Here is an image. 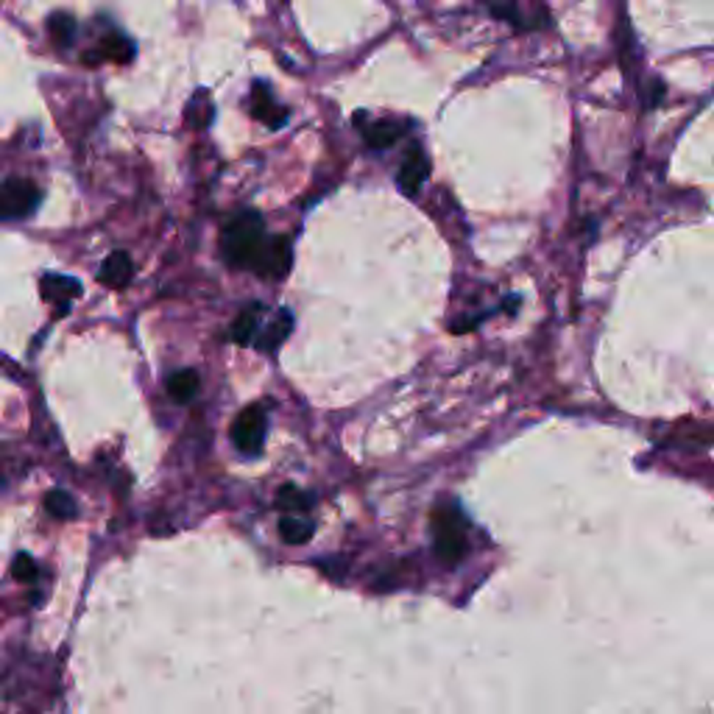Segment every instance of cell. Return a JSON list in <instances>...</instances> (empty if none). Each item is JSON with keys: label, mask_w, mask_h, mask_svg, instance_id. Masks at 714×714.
Returning <instances> with one entry per match:
<instances>
[{"label": "cell", "mask_w": 714, "mask_h": 714, "mask_svg": "<svg viewBox=\"0 0 714 714\" xmlns=\"http://www.w3.org/2000/svg\"><path fill=\"white\" fill-rule=\"evenodd\" d=\"M42 201V190L31 179H6L0 184V221H20L29 218Z\"/></svg>", "instance_id": "obj_3"}, {"label": "cell", "mask_w": 714, "mask_h": 714, "mask_svg": "<svg viewBox=\"0 0 714 714\" xmlns=\"http://www.w3.org/2000/svg\"><path fill=\"white\" fill-rule=\"evenodd\" d=\"M45 508H48V513H53L57 519H73V516H76V511H78L76 500L70 497L67 491H62V488H53V491H48V497H45Z\"/></svg>", "instance_id": "obj_18"}, {"label": "cell", "mask_w": 714, "mask_h": 714, "mask_svg": "<svg viewBox=\"0 0 714 714\" xmlns=\"http://www.w3.org/2000/svg\"><path fill=\"white\" fill-rule=\"evenodd\" d=\"M268 433V414L263 405H249L243 407L235 424H232V442L243 455H257L265 444Z\"/></svg>", "instance_id": "obj_4"}, {"label": "cell", "mask_w": 714, "mask_h": 714, "mask_svg": "<svg viewBox=\"0 0 714 714\" xmlns=\"http://www.w3.org/2000/svg\"><path fill=\"white\" fill-rule=\"evenodd\" d=\"M290 263H293V249H290V240L277 235V237H268L265 249L254 265V273L265 280H282L285 273L290 271Z\"/></svg>", "instance_id": "obj_6"}, {"label": "cell", "mask_w": 714, "mask_h": 714, "mask_svg": "<svg viewBox=\"0 0 714 714\" xmlns=\"http://www.w3.org/2000/svg\"><path fill=\"white\" fill-rule=\"evenodd\" d=\"M263 324H265V308L263 305H249L232 324V341L240 344V346H254Z\"/></svg>", "instance_id": "obj_10"}, {"label": "cell", "mask_w": 714, "mask_h": 714, "mask_svg": "<svg viewBox=\"0 0 714 714\" xmlns=\"http://www.w3.org/2000/svg\"><path fill=\"white\" fill-rule=\"evenodd\" d=\"M134 57V42L120 34V31H112L101 40V59H109V62H131Z\"/></svg>", "instance_id": "obj_16"}, {"label": "cell", "mask_w": 714, "mask_h": 714, "mask_svg": "<svg viewBox=\"0 0 714 714\" xmlns=\"http://www.w3.org/2000/svg\"><path fill=\"white\" fill-rule=\"evenodd\" d=\"M290 333H293V316H290V310H280V313H273L271 321L263 324V329H260V335H257L254 346L263 349V352H273L277 346L285 344V338H288Z\"/></svg>", "instance_id": "obj_9"}, {"label": "cell", "mask_w": 714, "mask_h": 714, "mask_svg": "<svg viewBox=\"0 0 714 714\" xmlns=\"http://www.w3.org/2000/svg\"><path fill=\"white\" fill-rule=\"evenodd\" d=\"M491 12L508 20L516 29H525V31H533V29H541L547 22V6L544 0H488Z\"/></svg>", "instance_id": "obj_5"}, {"label": "cell", "mask_w": 714, "mask_h": 714, "mask_svg": "<svg viewBox=\"0 0 714 714\" xmlns=\"http://www.w3.org/2000/svg\"><path fill=\"white\" fill-rule=\"evenodd\" d=\"M433 547L444 564H458L466 556V519L455 505H442L433 511Z\"/></svg>", "instance_id": "obj_2"}, {"label": "cell", "mask_w": 714, "mask_h": 714, "mask_svg": "<svg viewBox=\"0 0 714 714\" xmlns=\"http://www.w3.org/2000/svg\"><path fill=\"white\" fill-rule=\"evenodd\" d=\"M187 115H190V120H193L196 126H207L210 123V118H212V103L207 101L204 93H199V98L190 103Z\"/></svg>", "instance_id": "obj_21"}, {"label": "cell", "mask_w": 714, "mask_h": 714, "mask_svg": "<svg viewBox=\"0 0 714 714\" xmlns=\"http://www.w3.org/2000/svg\"><path fill=\"white\" fill-rule=\"evenodd\" d=\"M277 505L285 513H301V511L310 508V497H308V494H301L299 488H293V486H285L280 491V497H277Z\"/></svg>", "instance_id": "obj_19"}, {"label": "cell", "mask_w": 714, "mask_h": 714, "mask_svg": "<svg viewBox=\"0 0 714 714\" xmlns=\"http://www.w3.org/2000/svg\"><path fill=\"white\" fill-rule=\"evenodd\" d=\"M316 533V522L308 519V516H299V513H288L280 519V536L285 544H305L310 541Z\"/></svg>", "instance_id": "obj_14"}, {"label": "cell", "mask_w": 714, "mask_h": 714, "mask_svg": "<svg viewBox=\"0 0 714 714\" xmlns=\"http://www.w3.org/2000/svg\"><path fill=\"white\" fill-rule=\"evenodd\" d=\"M427 176H430V159H427V154L419 146H414L402 159V168L397 174V184H399V190L405 196H416L419 187L427 182Z\"/></svg>", "instance_id": "obj_7"}, {"label": "cell", "mask_w": 714, "mask_h": 714, "mask_svg": "<svg viewBox=\"0 0 714 714\" xmlns=\"http://www.w3.org/2000/svg\"><path fill=\"white\" fill-rule=\"evenodd\" d=\"M252 112H254V118L263 120L268 129H280V126H285V120H288V109L280 106L277 101H273L271 87L263 85V81H257V85L252 87Z\"/></svg>", "instance_id": "obj_8"}, {"label": "cell", "mask_w": 714, "mask_h": 714, "mask_svg": "<svg viewBox=\"0 0 714 714\" xmlns=\"http://www.w3.org/2000/svg\"><path fill=\"white\" fill-rule=\"evenodd\" d=\"M12 575H14L17 581H22V584H34L37 575H40V567H37V561L29 553H20L14 558V564H12Z\"/></svg>", "instance_id": "obj_20"}, {"label": "cell", "mask_w": 714, "mask_h": 714, "mask_svg": "<svg viewBox=\"0 0 714 714\" xmlns=\"http://www.w3.org/2000/svg\"><path fill=\"white\" fill-rule=\"evenodd\" d=\"M42 296L50 305H62L67 308L76 296H81V285L73 277H62V273H45L42 277Z\"/></svg>", "instance_id": "obj_13"}, {"label": "cell", "mask_w": 714, "mask_h": 714, "mask_svg": "<svg viewBox=\"0 0 714 714\" xmlns=\"http://www.w3.org/2000/svg\"><path fill=\"white\" fill-rule=\"evenodd\" d=\"M48 31H50V40L59 48H67L76 37V17L67 12H57L48 20Z\"/></svg>", "instance_id": "obj_17"}, {"label": "cell", "mask_w": 714, "mask_h": 714, "mask_svg": "<svg viewBox=\"0 0 714 714\" xmlns=\"http://www.w3.org/2000/svg\"><path fill=\"white\" fill-rule=\"evenodd\" d=\"M268 243V232L260 212L245 210L240 215H235L232 221L224 227L221 232V254L229 265L235 268H249L254 271L263 249Z\"/></svg>", "instance_id": "obj_1"}, {"label": "cell", "mask_w": 714, "mask_h": 714, "mask_svg": "<svg viewBox=\"0 0 714 714\" xmlns=\"http://www.w3.org/2000/svg\"><path fill=\"white\" fill-rule=\"evenodd\" d=\"M361 126V131H363V137H366V143L371 146V148H391L394 143H399L402 137H405V131H407V126L405 123H399V120H374V123H357Z\"/></svg>", "instance_id": "obj_12"}, {"label": "cell", "mask_w": 714, "mask_h": 714, "mask_svg": "<svg viewBox=\"0 0 714 714\" xmlns=\"http://www.w3.org/2000/svg\"><path fill=\"white\" fill-rule=\"evenodd\" d=\"M131 277H134V263H131V257L126 252H112L103 260V265L98 271V280L106 288H115V290L126 288L131 282Z\"/></svg>", "instance_id": "obj_11"}, {"label": "cell", "mask_w": 714, "mask_h": 714, "mask_svg": "<svg viewBox=\"0 0 714 714\" xmlns=\"http://www.w3.org/2000/svg\"><path fill=\"white\" fill-rule=\"evenodd\" d=\"M168 394L176 399V402H190L196 399L199 394V374L193 369H179L168 377Z\"/></svg>", "instance_id": "obj_15"}]
</instances>
